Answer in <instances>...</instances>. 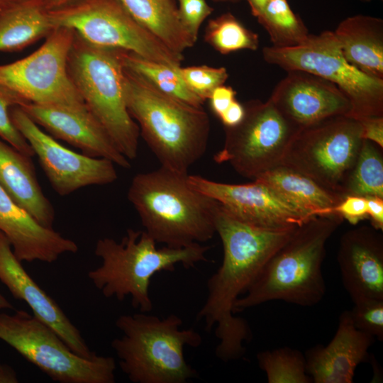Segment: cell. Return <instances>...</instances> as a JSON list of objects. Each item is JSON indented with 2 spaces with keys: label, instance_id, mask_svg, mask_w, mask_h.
Wrapping results in <instances>:
<instances>
[{
  "label": "cell",
  "instance_id": "obj_1",
  "mask_svg": "<svg viewBox=\"0 0 383 383\" xmlns=\"http://www.w3.org/2000/svg\"><path fill=\"white\" fill-rule=\"evenodd\" d=\"M215 224L223 245V261L207 282V298L197 319L204 321L208 331L216 326L219 342L215 353L227 362L243 356V343L252 335L247 321L235 316V302L298 227L278 230L256 227L233 216L220 204Z\"/></svg>",
  "mask_w": 383,
  "mask_h": 383
},
{
  "label": "cell",
  "instance_id": "obj_2",
  "mask_svg": "<svg viewBox=\"0 0 383 383\" xmlns=\"http://www.w3.org/2000/svg\"><path fill=\"white\" fill-rule=\"evenodd\" d=\"M189 174L165 167L133 178L128 199L157 243L184 248L211 240L219 203L194 188Z\"/></svg>",
  "mask_w": 383,
  "mask_h": 383
},
{
  "label": "cell",
  "instance_id": "obj_3",
  "mask_svg": "<svg viewBox=\"0 0 383 383\" xmlns=\"http://www.w3.org/2000/svg\"><path fill=\"white\" fill-rule=\"evenodd\" d=\"M123 75L128 111L160 167L188 174L206 152L208 114L203 107L162 93L125 66Z\"/></svg>",
  "mask_w": 383,
  "mask_h": 383
},
{
  "label": "cell",
  "instance_id": "obj_4",
  "mask_svg": "<svg viewBox=\"0 0 383 383\" xmlns=\"http://www.w3.org/2000/svg\"><path fill=\"white\" fill-rule=\"evenodd\" d=\"M343 220L333 213L314 216L299 226L236 300L234 313L274 300L302 306L321 301L326 294L321 267L326 242Z\"/></svg>",
  "mask_w": 383,
  "mask_h": 383
},
{
  "label": "cell",
  "instance_id": "obj_5",
  "mask_svg": "<svg viewBox=\"0 0 383 383\" xmlns=\"http://www.w3.org/2000/svg\"><path fill=\"white\" fill-rule=\"evenodd\" d=\"M210 246L200 243L184 248H157L156 241L145 231L127 230L120 242L111 238L99 239L94 253L101 260L100 267L88 272L93 284L106 298L123 301L131 297L133 308L143 313L152 310L149 285L160 272H173L175 265L194 267L208 262Z\"/></svg>",
  "mask_w": 383,
  "mask_h": 383
},
{
  "label": "cell",
  "instance_id": "obj_6",
  "mask_svg": "<svg viewBox=\"0 0 383 383\" xmlns=\"http://www.w3.org/2000/svg\"><path fill=\"white\" fill-rule=\"evenodd\" d=\"M175 314L160 318L147 313L124 314L116 321L122 336L111 342L119 367L133 383H185L196 376L186 361L184 348L199 347V333L180 329Z\"/></svg>",
  "mask_w": 383,
  "mask_h": 383
},
{
  "label": "cell",
  "instance_id": "obj_7",
  "mask_svg": "<svg viewBox=\"0 0 383 383\" xmlns=\"http://www.w3.org/2000/svg\"><path fill=\"white\" fill-rule=\"evenodd\" d=\"M123 51L91 45L74 33L67 71L88 110L131 160L138 155L140 130L126 106Z\"/></svg>",
  "mask_w": 383,
  "mask_h": 383
},
{
  "label": "cell",
  "instance_id": "obj_8",
  "mask_svg": "<svg viewBox=\"0 0 383 383\" xmlns=\"http://www.w3.org/2000/svg\"><path fill=\"white\" fill-rule=\"evenodd\" d=\"M0 340L60 383H114L116 361L84 357L72 351L49 326L23 310L0 313Z\"/></svg>",
  "mask_w": 383,
  "mask_h": 383
},
{
  "label": "cell",
  "instance_id": "obj_9",
  "mask_svg": "<svg viewBox=\"0 0 383 383\" xmlns=\"http://www.w3.org/2000/svg\"><path fill=\"white\" fill-rule=\"evenodd\" d=\"M262 57L287 72L302 70L335 84L350 102V116L357 120L383 116V79L371 77L348 62L333 31L309 34L294 47H264Z\"/></svg>",
  "mask_w": 383,
  "mask_h": 383
},
{
  "label": "cell",
  "instance_id": "obj_10",
  "mask_svg": "<svg viewBox=\"0 0 383 383\" xmlns=\"http://www.w3.org/2000/svg\"><path fill=\"white\" fill-rule=\"evenodd\" d=\"M48 13L54 28L72 29L91 45L131 52L176 70L184 60L141 26L120 0H80Z\"/></svg>",
  "mask_w": 383,
  "mask_h": 383
},
{
  "label": "cell",
  "instance_id": "obj_11",
  "mask_svg": "<svg viewBox=\"0 0 383 383\" xmlns=\"http://www.w3.org/2000/svg\"><path fill=\"white\" fill-rule=\"evenodd\" d=\"M363 140L357 119L348 115L333 116L301 129L279 165L345 197V185Z\"/></svg>",
  "mask_w": 383,
  "mask_h": 383
},
{
  "label": "cell",
  "instance_id": "obj_12",
  "mask_svg": "<svg viewBox=\"0 0 383 383\" xmlns=\"http://www.w3.org/2000/svg\"><path fill=\"white\" fill-rule=\"evenodd\" d=\"M237 126L225 128L223 148L213 156L228 163L240 175L255 179L278 166L301 128L288 121L270 99H252Z\"/></svg>",
  "mask_w": 383,
  "mask_h": 383
},
{
  "label": "cell",
  "instance_id": "obj_13",
  "mask_svg": "<svg viewBox=\"0 0 383 383\" xmlns=\"http://www.w3.org/2000/svg\"><path fill=\"white\" fill-rule=\"evenodd\" d=\"M74 32L55 28L45 43L30 55L0 65V85L26 102L38 104H84L67 71V57Z\"/></svg>",
  "mask_w": 383,
  "mask_h": 383
},
{
  "label": "cell",
  "instance_id": "obj_14",
  "mask_svg": "<svg viewBox=\"0 0 383 383\" xmlns=\"http://www.w3.org/2000/svg\"><path fill=\"white\" fill-rule=\"evenodd\" d=\"M10 116L59 195L66 196L88 186L109 184L117 179L112 161L77 153L64 147L43 132L21 106L11 107Z\"/></svg>",
  "mask_w": 383,
  "mask_h": 383
},
{
  "label": "cell",
  "instance_id": "obj_15",
  "mask_svg": "<svg viewBox=\"0 0 383 383\" xmlns=\"http://www.w3.org/2000/svg\"><path fill=\"white\" fill-rule=\"evenodd\" d=\"M188 181L194 188L218 202L233 216L256 227L292 228L311 218L255 179L246 184H228L189 174Z\"/></svg>",
  "mask_w": 383,
  "mask_h": 383
},
{
  "label": "cell",
  "instance_id": "obj_16",
  "mask_svg": "<svg viewBox=\"0 0 383 383\" xmlns=\"http://www.w3.org/2000/svg\"><path fill=\"white\" fill-rule=\"evenodd\" d=\"M269 99L288 121L299 128L326 118L350 116L348 97L333 83L302 70H289Z\"/></svg>",
  "mask_w": 383,
  "mask_h": 383
},
{
  "label": "cell",
  "instance_id": "obj_17",
  "mask_svg": "<svg viewBox=\"0 0 383 383\" xmlns=\"http://www.w3.org/2000/svg\"><path fill=\"white\" fill-rule=\"evenodd\" d=\"M21 107L36 124L55 138L80 149L83 154L108 159L125 169L131 167L129 160L116 148L85 104H38L29 102Z\"/></svg>",
  "mask_w": 383,
  "mask_h": 383
},
{
  "label": "cell",
  "instance_id": "obj_18",
  "mask_svg": "<svg viewBox=\"0 0 383 383\" xmlns=\"http://www.w3.org/2000/svg\"><path fill=\"white\" fill-rule=\"evenodd\" d=\"M0 281L13 297L25 301L33 314L51 328L72 351L84 357L96 355L55 301L25 270L9 240L1 231Z\"/></svg>",
  "mask_w": 383,
  "mask_h": 383
},
{
  "label": "cell",
  "instance_id": "obj_19",
  "mask_svg": "<svg viewBox=\"0 0 383 383\" xmlns=\"http://www.w3.org/2000/svg\"><path fill=\"white\" fill-rule=\"evenodd\" d=\"M338 262L342 281L353 301L383 299V236L372 226H361L341 237Z\"/></svg>",
  "mask_w": 383,
  "mask_h": 383
},
{
  "label": "cell",
  "instance_id": "obj_20",
  "mask_svg": "<svg viewBox=\"0 0 383 383\" xmlns=\"http://www.w3.org/2000/svg\"><path fill=\"white\" fill-rule=\"evenodd\" d=\"M0 231L9 240L21 262L38 260L51 263L64 253H75L79 250L74 241L40 224L1 185Z\"/></svg>",
  "mask_w": 383,
  "mask_h": 383
},
{
  "label": "cell",
  "instance_id": "obj_21",
  "mask_svg": "<svg viewBox=\"0 0 383 383\" xmlns=\"http://www.w3.org/2000/svg\"><path fill=\"white\" fill-rule=\"evenodd\" d=\"M374 340L357 329L350 311H345L331 342L306 352V372L315 383H352L357 365L367 358Z\"/></svg>",
  "mask_w": 383,
  "mask_h": 383
},
{
  "label": "cell",
  "instance_id": "obj_22",
  "mask_svg": "<svg viewBox=\"0 0 383 383\" xmlns=\"http://www.w3.org/2000/svg\"><path fill=\"white\" fill-rule=\"evenodd\" d=\"M0 185L42 226L52 228L55 210L38 181L31 157L0 138Z\"/></svg>",
  "mask_w": 383,
  "mask_h": 383
},
{
  "label": "cell",
  "instance_id": "obj_23",
  "mask_svg": "<svg viewBox=\"0 0 383 383\" xmlns=\"http://www.w3.org/2000/svg\"><path fill=\"white\" fill-rule=\"evenodd\" d=\"M345 60L365 74L383 79V20L357 14L333 31Z\"/></svg>",
  "mask_w": 383,
  "mask_h": 383
},
{
  "label": "cell",
  "instance_id": "obj_24",
  "mask_svg": "<svg viewBox=\"0 0 383 383\" xmlns=\"http://www.w3.org/2000/svg\"><path fill=\"white\" fill-rule=\"evenodd\" d=\"M274 192L309 218L333 213L344 196L311 178L278 165L254 179Z\"/></svg>",
  "mask_w": 383,
  "mask_h": 383
},
{
  "label": "cell",
  "instance_id": "obj_25",
  "mask_svg": "<svg viewBox=\"0 0 383 383\" xmlns=\"http://www.w3.org/2000/svg\"><path fill=\"white\" fill-rule=\"evenodd\" d=\"M132 17L173 52L196 43L182 26L175 0H120Z\"/></svg>",
  "mask_w": 383,
  "mask_h": 383
},
{
  "label": "cell",
  "instance_id": "obj_26",
  "mask_svg": "<svg viewBox=\"0 0 383 383\" xmlns=\"http://www.w3.org/2000/svg\"><path fill=\"white\" fill-rule=\"evenodd\" d=\"M42 1L26 3L0 13V52L19 51L54 29Z\"/></svg>",
  "mask_w": 383,
  "mask_h": 383
},
{
  "label": "cell",
  "instance_id": "obj_27",
  "mask_svg": "<svg viewBox=\"0 0 383 383\" xmlns=\"http://www.w3.org/2000/svg\"><path fill=\"white\" fill-rule=\"evenodd\" d=\"M123 62L127 69L135 73L162 93L196 107H203L204 101L192 93L178 72L166 65L145 59L124 50Z\"/></svg>",
  "mask_w": 383,
  "mask_h": 383
},
{
  "label": "cell",
  "instance_id": "obj_28",
  "mask_svg": "<svg viewBox=\"0 0 383 383\" xmlns=\"http://www.w3.org/2000/svg\"><path fill=\"white\" fill-rule=\"evenodd\" d=\"M256 18L268 33L274 47L297 46L309 35L307 27L287 0H270Z\"/></svg>",
  "mask_w": 383,
  "mask_h": 383
},
{
  "label": "cell",
  "instance_id": "obj_29",
  "mask_svg": "<svg viewBox=\"0 0 383 383\" xmlns=\"http://www.w3.org/2000/svg\"><path fill=\"white\" fill-rule=\"evenodd\" d=\"M364 139L347 181L345 196L383 198L382 150Z\"/></svg>",
  "mask_w": 383,
  "mask_h": 383
},
{
  "label": "cell",
  "instance_id": "obj_30",
  "mask_svg": "<svg viewBox=\"0 0 383 383\" xmlns=\"http://www.w3.org/2000/svg\"><path fill=\"white\" fill-rule=\"evenodd\" d=\"M204 41L222 55L243 50L255 51L259 47L258 35L230 12L209 21Z\"/></svg>",
  "mask_w": 383,
  "mask_h": 383
},
{
  "label": "cell",
  "instance_id": "obj_31",
  "mask_svg": "<svg viewBox=\"0 0 383 383\" xmlns=\"http://www.w3.org/2000/svg\"><path fill=\"white\" fill-rule=\"evenodd\" d=\"M260 368L269 383H309L305 356L288 347L260 352L257 355Z\"/></svg>",
  "mask_w": 383,
  "mask_h": 383
},
{
  "label": "cell",
  "instance_id": "obj_32",
  "mask_svg": "<svg viewBox=\"0 0 383 383\" xmlns=\"http://www.w3.org/2000/svg\"><path fill=\"white\" fill-rule=\"evenodd\" d=\"M178 72L187 88L204 101L212 91L225 84L228 78L226 68L207 65L180 67Z\"/></svg>",
  "mask_w": 383,
  "mask_h": 383
},
{
  "label": "cell",
  "instance_id": "obj_33",
  "mask_svg": "<svg viewBox=\"0 0 383 383\" xmlns=\"http://www.w3.org/2000/svg\"><path fill=\"white\" fill-rule=\"evenodd\" d=\"M29 103L11 89L0 85V138L21 153L32 157L33 149L14 126L10 116V109Z\"/></svg>",
  "mask_w": 383,
  "mask_h": 383
},
{
  "label": "cell",
  "instance_id": "obj_34",
  "mask_svg": "<svg viewBox=\"0 0 383 383\" xmlns=\"http://www.w3.org/2000/svg\"><path fill=\"white\" fill-rule=\"evenodd\" d=\"M353 302L350 313L355 327L383 340V299L361 298Z\"/></svg>",
  "mask_w": 383,
  "mask_h": 383
},
{
  "label": "cell",
  "instance_id": "obj_35",
  "mask_svg": "<svg viewBox=\"0 0 383 383\" xmlns=\"http://www.w3.org/2000/svg\"><path fill=\"white\" fill-rule=\"evenodd\" d=\"M177 9L182 26L196 43L199 28L213 12V7L206 0H178Z\"/></svg>",
  "mask_w": 383,
  "mask_h": 383
},
{
  "label": "cell",
  "instance_id": "obj_36",
  "mask_svg": "<svg viewBox=\"0 0 383 383\" xmlns=\"http://www.w3.org/2000/svg\"><path fill=\"white\" fill-rule=\"evenodd\" d=\"M333 212L346 219L350 224L356 225L367 218V198L349 195L333 209Z\"/></svg>",
  "mask_w": 383,
  "mask_h": 383
},
{
  "label": "cell",
  "instance_id": "obj_37",
  "mask_svg": "<svg viewBox=\"0 0 383 383\" xmlns=\"http://www.w3.org/2000/svg\"><path fill=\"white\" fill-rule=\"evenodd\" d=\"M236 91L225 84L216 87L210 95V107L213 113L219 118L235 99Z\"/></svg>",
  "mask_w": 383,
  "mask_h": 383
},
{
  "label": "cell",
  "instance_id": "obj_38",
  "mask_svg": "<svg viewBox=\"0 0 383 383\" xmlns=\"http://www.w3.org/2000/svg\"><path fill=\"white\" fill-rule=\"evenodd\" d=\"M362 137L383 148V116H370L358 120Z\"/></svg>",
  "mask_w": 383,
  "mask_h": 383
},
{
  "label": "cell",
  "instance_id": "obj_39",
  "mask_svg": "<svg viewBox=\"0 0 383 383\" xmlns=\"http://www.w3.org/2000/svg\"><path fill=\"white\" fill-rule=\"evenodd\" d=\"M245 116V106L236 99L218 118L224 128H231L239 124Z\"/></svg>",
  "mask_w": 383,
  "mask_h": 383
},
{
  "label": "cell",
  "instance_id": "obj_40",
  "mask_svg": "<svg viewBox=\"0 0 383 383\" xmlns=\"http://www.w3.org/2000/svg\"><path fill=\"white\" fill-rule=\"evenodd\" d=\"M367 218L372 226L379 231L383 230V198H367Z\"/></svg>",
  "mask_w": 383,
  "mask_h": 383
},
{
  "label": "cell",
  "instance_id": "obj_41",
  "mask_svg": "<svg viewBox=\"0 0 383 383\" xmlns=\"http://www.w3.org/2000/svg\"><path fill=\"white\" fill-rule=\"evenodd\" d=\"M80 0H41L43 6L48 11L58 10L77 3Z\"/></svg>",
  "mask_w": 383,
  "mask_h": 383
},
{
  "label": "cell",
  "instance_id": "obj_42",
  "mask_svg": "<svg viewBox=\"0 0 383 383\" xmlns=\"http://www.w3.org/2000/svg\"><path fill=\"white\" fill-rule=\"evenodd\" d=\"M16 374L14 371L8 366L0 365V382H17Z\"/></svg>",
  "mask_w": 383,
  "mask_h": 383
},
{
  "label": "cell",
  "instance_id": "obj_43",
  "mask_svg": "<svg viewBox=\"0 0 383 383\" xmlns=\"http://www.w3.org/2000/svg\"><path fill=\"white\" fill-rule=\"evenodd\" d=\"M41 0H0V13L18 6Z\"/></svg>",
  "mask_w": 383,
  "mask_h": 383
},
{
  "label": "cell",
  "instance_id": "obj_44",
  "mask_svg": "<svg viewBox=\"0 0 383 383\" xmlns=\"http://www.w3.org/2000/svg\"><path fill=\"white\" fill-rule=\"evenodd\" d=\"M252 16L256 17L270 0H246Z\"/></svg>",
  "mask_w": 383,
  "mask_h": 383
},
{
  "label": "cell",
  "instance_id": "obj_45",
  "mask_svg": "<svg viewBox=\"0 0 383 383\" xmlns=\"http://www.w3.org/2000/svg\"><path fill=\"white\" fill-rule=\"evenodd\" d=\"M0 309H13V305L0 292Z\"/></svg>",
  "mask_w": 383,
  "mask_h": 383
},
{
  "label": "cell",
  "instance_id": "obj_46",
  "mask_svg": "<svg viewBox=\"0 0 383 383\" xmlns=\"http://www.w3.org/2000/svg\"><path fill=\"white\" fill-rule=\"evenodd\" d=\"M211 1L215 3H231V4H237L241 1V0H211Z\"/></svg>",
  "mask_w": 383,
  "mask_h": 383
},
{
  "label": "cell",
  "instance_id": "obj_47",
  "mask_svg": "<svg viewBox=\"0 0 383 383\" xmlns=\"http://www.w3.org/2000/svg\"><path fill=\"white\" fill-rule=\"evenodd\" d=\"M360 1H362L363 2H370V1H374V0H360Z\"/></svg>",
  "mask_w": 383,
  "mask_h": 383
}]
</instances>
